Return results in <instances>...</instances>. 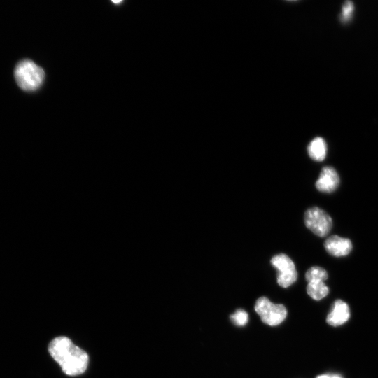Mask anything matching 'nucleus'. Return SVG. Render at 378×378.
<instances>
[{"instance_id":"1","label":"nucleus","mask_w":378,"mask_h":378,"mask_svg":"<svg viewBox=\"0 0 378 378\" xmlns=\"http://www.w3.org/2000/svg\"><path fill=\"white\" fill-rule=\"evenodd\" d=\"M48 351L63 372L68 375L81 374L88 367L89 358L87 353L66 337L61 336L52 340Z\"/></svg>"},{"instance_id":"12","label":"nucleus","mask_w":378,"mask_h":378,"mask_svg":"<svg viewBox=\"0 0 378 378\" xmlns=\"http://www.w3.org/2000/svg\"><path fill=\"white\" fill-rule=\"evenodd\" d=\"M230 318L235 326H244L248 322V314L243 309H237L230 315Z\"/></svg>"},{"instance_id":"10","label":"nucleus","mask_w":378,"mask_h":378,"mask_svg":"<svg viewBox=\"0 0 378 378\" xmlns=\"http://www.w3.org/2000/svg\"><path fill=\"white\" fill-rule=\"evenodd\" d=\"M307 293L314 300H321L329 293V288L323 281L313 280L308 281Z\"/></svg>"},{"instance_id":"11","label":"nucleus","mask_w":378,"mask_h":378,"mask_svg":"<svg viewBox=\"0 0 378 378\" xmlns=\"http://www.w3.org/2000/svg\"><path fill=\"white\" fill-rule=\"evenodd\" d=\"M328 277L326 270L321 267L314 266L310 267L305 274L307 281L313 280L326 281Z\"/></svg>"},{"instance_id":"14","label":"nucleus","mask_w":378,"mask_h":378,"mask_svg":"<svg viewBox=\"0 0 378 378\" xmlns=\"http://www.w3.org/2000/svg\"><path fill=\"white\" fill-rule=\"evenodd\" d=\"M316 378H344V377L342 375H341L339 373L327 372V373L319 374L316 376Z\"/></svg>"},{"instance_id":"3","label":"nucleus","mask_w":378,"mask_h":378,"mask_svg":"<svg viewBox=\"0 0 378 378\" xmlns=\"http://www.w3.org/2000/svg\"><path fill=\"white\" fill-rule=\"evenodd\" d=\"M254 309L261 321L270 326L281 324L287 316V309L282 304H274L267 297H260L255 302Z\"/></svg>"},{"instance_id":"8","label":"nucleus","mask_w":378,"mask_h":378,"mask_svg":"<svg viewBox=\"0 0 378 378\" xmlns=\"http://www.w3.org/2000/svg\"><path fill=\"white\" fill-rule=\"evenodd\" d=\"M324 247L330 255L342 257L347 255L351 251L352 244L347 238L332 235L326 240Z\"/></svg>"},{"instance_id":"9","label":"nucleus","mask_w":378,"mask_h":378,"mask_svg":"<svg viewBox=\"0 0 378 378\" xmlns=\"http://www.w3.org/2000/svg\"><path fill=\"white\" fill-rule=\"evenodd\" d=\"M309 157L315 161L323 160L327 153V145L321 137L314 139L307 147Z\"/></svg>"},{"instance_id":"2","label":"nucleus","mask_w":378,"mask_h":378,"mask_svg":"<svg viewBox=\"0 0 378 378\" xmlns=\"http://www.w3.org/2000/svg\"><path fill=\"white\" fill-rule=\"evenodd\" d=\"M15 81L24 91H35L38 89L45 78L43 69L29 59L18 62L14 72Z\"/></svg>"},{"instance_id":"13","label":"nucleus","mask_w":378,"mask_h":378,"mask_svg":"<svg viewBox=\"0 0 378 378\" xmlns=\"http://www.w3.org/2000/svg\"><path fill=\"white\" fill-rule=\"evenodd\" d=\"M354 10V6L351 1H346L342 6L341 18L344 22L349 21Z\"/></svg>"},{"instance_id":"7","label":"nucleus","mask_w":378,"mask_h":378,"mask_svg":"<svg viewBox=\"0 0 378 378\" xmlns=\"http://www.w3.org/2000/svg\"><path fill=\"white\" fill-rule=\"evenodd\" d=\"M339 183L337 171L332 167H324L316 182V187L321 192H332L337 188Z\"/></svg>"},{"instance_id":"5","label":"nucleus","mask_w":378,"mask_h":378,"mask_svg":"<svg viewBox=\"0 0 378 378\" xmlns=\"http://www.w3.org/2000/svg\"><path fill=\"white\" fill-rule=\"evenodd\" d=\"M304 223L307 228L319 237L326 236L332 226V220L329 214L317 206L306 211Z\"/></svg>"},{"instance_id":"6","label":"nucleus","mask_w":378,"mask_h":378,"mask_svg":"<svg viewBox=\"0 0 378 378\" xmlns=\"http://www.w3.org/2000/svg\"><path fill=\"white\" fill-rule=\"evenodd\" d=\"M350 317L349 304L341 299H337L326 316V323L330 326L338 327L346 323Z\"/></svg>"},{"instance_id":"4","label":"nucleus","mask_w":378,"mask_h":378,"mask_svg":"<svg viewBox=\"0 0 378 378\" xmlns=\"http://www.w3.org/2000/svg\"><path fill=\"white\" fill-rule=\"evenodd\" d=\"M271 265L278 271L277 283L282 288H288L298 279V272L293 261L286 254L279 253L271 259Z\"/></svg>"}]
</instances>
